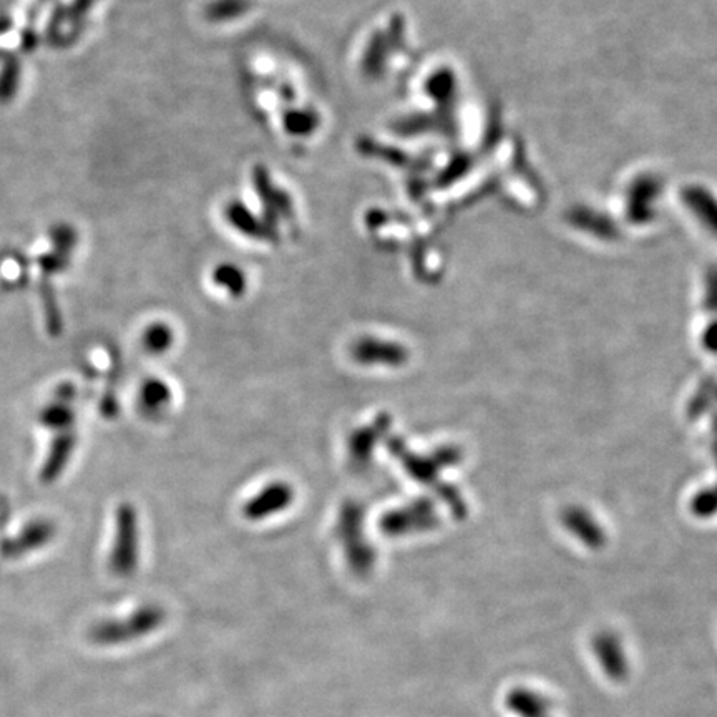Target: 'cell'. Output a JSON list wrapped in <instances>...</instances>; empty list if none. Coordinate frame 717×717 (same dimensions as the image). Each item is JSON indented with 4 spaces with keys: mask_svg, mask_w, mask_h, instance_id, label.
Returning a JSON list of instances; mask_svg holds the SVG:
<instances>
[{
    "mask_svg": "<svg viewBox=\"0 0 717 717\" xmlns=\"http://www.w3.org/2000/svg\"><path fill=\"white\" fill-rule=\"evenodd\" d=\"M140 563V520L137 508L123 502L115 512V537L110 553V570L113 575L128 578L137 571Z\"/></svg>",
    "mask_w": 717,
    "mask_h": 717,
    "instance_id": "cell-1",
    "label": "cell"
},
{
    "mask_svg": "<svg viewBox=\"0 0 717 717\" xmlns=\"http://www.w3.org/2000/svg\"><path fill=\"white\" fill-rule=\"evenodd\" d=\"M337 530L352 570L356 575H367L376 563V552L366 537L362 507L357 503H344Z\"/></svg>",
    "mask_w": 717,
    "mask_h": 717,
    "instance_id": "cell-2",
    "label": "cell"
},
{
    "mask_svg": "<svg viewBox=\"0 0 717 717\" xmlns=\"http://www.w3.org/2000/svg\"><path fill=\"white\" fill-rule=\"evenodd\" d=\"M165 620V613L158 606L147 605L138 608L132 615L125 618H113L105 620L93 626V641L98 644H120L127 643L137 636L148 635Z\"/></svg>",
    "mask_w": 717,
    "mask_h": 717,
    "instance_id": "cell-3",
    "label": "cell"
},
{
    "mask_svg": "<svg viewBox=\"0 0 717 717\" xmlns=\"http://www.w3.org/2000/svg\"><path fill=\"white\" fill-rule=\"evenodd\" d=\"M437 525L435 508L429 500H417L405 507L396 508L382 515L379 530L387 537H407L412 533L424 532Z\"/></svg>",
    "mask_w": 717,
    "mask_h": 717,
    "instance_id": "cell-4",
    "label": "cell"
},
{
    "mask_svg": "<svg viewBox=\"0 0 717 717\" xmlns=\"http://www.w3.org/2000/svg\"><path fill=\"white\" fill-rule=\"evenodd\" d=\"M352 361L364 367L397 369L409 362V351L404 344L384 337L364 336L352 342Z\"/></svg>",
    "mask_w": 717,
    "mask_h": 717,
    "instance_id": "cell-5",
    "label": "cell"
},
{
    "mask_svg": "<svg viewBox=\"0 0 717 717\" xmlns=\"http://www.w3.org/2000/svg\"><path fill=\"white\" fill-rule=\"evenodd\" d=\"M591 651L611 683H625L630 678V659L616 633L610 630L598 631L591 639Z\"/></svg>",
    "mask_w": 717,
    "mask_h": 717,
    "instance_id": "cell-6",
    "label": "cell"
},
{
    "mask_svg": "<svg viewBox=\"0 0 717 717\" xmlns=\"http://www.w3.org/2000/svg\"><path fill=\"white\" fill-rule=\"evenodd\" d=\"M389 450L400 464L404 465L407 474L422 483H434L437 480L435 475L439 474L442 467H449L459 460V455L452 449L440 450L439 454L430 457H420L410 452L404 442L396 437L389 440Z\"/></svg>",
    "mask_w": 717,
    "mask_h": 717,
    "instance_id": "cell-7",
    "label": "cell"
},
{
    "mask_svg": "<svg viewBox=\"0 0 717 717\" xmlns=\"http://www.w3.org/2000/svg\"><path fill=\"white\" fill-rule=\"evenodd\" d=\"M296 492L288 482H273L261 488L244 503L243 515L249 522H263L286 512L293 505Z\"/></svg>",
    "mask_w": 717,
    "mask_h": 717,
    "instance_id": "cell-8",
    "label": "cell"
},
{
    "mask_svg": "<svg viewBox=\"0 0 717 717\" xmlns=\"http://www.w3.org/2000/svg\"><path fill=\"white\" fill-rule=\"evenodd\" d=\"M389 429H391V417L382 414L371 424L364 425L361 429L352 432L349 444H347L349 464L352 469L364 470L371 465L377 445L381 444Z\"/></svg>",
    "mask_w": 717,
    "mask_h": 717,
    "instance_id": "cell-9",
    "label": "cell"
},
{
    "mask_svg": "<svg viewBox=\"0 0 717 717\" xmlns=\"http://www.w3.org/2000/svg\"><path fill=\"white\" fill-rule=\"evenodd\" d=\"M55 535H57V527L52 520L37 518L29 525H25L15 537L7 538L0 543V553L7 560H17L47 547L54 540Z\"/></svg>",
    "mask_w": 717,
    "mask_h": 717,
    "instance_id": "cell-10",
    "label": "cell"
},
{
    "mask_svg": "<svg viewBox=\"0 0 717 717\" xmlns=\"http://www.w3.org/2000/svg\"><path fill=\"white\" fill-rule=\"evenodd\" d=\"M79 439H77V430L70 429L65 432H57L55 439L50 444L49 454L45 457L44 465L40 470V482L44 485L54 483L60 475L64 474L67 469L75 449H77Z\"/></svg>",
    "mask_w": 717,
    "mask_h": 717,
    "instance_id": "cell-11",
    "label": "cell"
},
{
    "mask_svg": "<svg viewBox=\"0 0 717 717\" xmlns=\"http://www.w3.org/2000/svg\"><path fill=\"white\" fill-rule=\"evenodd\" d=\"M505 706L517 717H550L553 709L552 699L523 686L513 688L507 694Z\"/></svg>",
    "mask_w": 717,
    "mask_h": 717,
    "instance_id": "cell-12",
    "label": "cell"
},
{
    "mask_svg": "<svg viewBox=\"0 0 717 717\" xmlns=\"http://www.w3.org/2000/svg\"><path fill=\"white\" fill-rule=\"evenodd\" d=\"M171 402H173L171 387L157 377L148 379L140 387L138 407L148 419H158L160 415L165 414L166 410L170 409Z\"/></svg>",
    "mask_w": 717,
    "mask_h": 717,
    "instance_id": "cell-13",
    "label": "cell"
},
{
    "mask_svg": "<svg viewBox=\"0 0 717 717\" xmlns=\"http://www.w3.org/2000/svg\"><path fill=\"white\" fill-rule=\"evenodd\" d=\"M74 402L69 400L54 399L40 410L39 422L44 425L45 429L54 430V432H65V430L75 429Z\"/></svg>",
    "mask_w": 717,
    "mask_h": 717,
    "instance_id": "cell-14",
    "label": "cell"
},
{
    "mask_svg": "<svg viewBox=\"0 0 717 717\" xmlns=\"http://www.w3.org/2000/svg\"><path fill=\"white\" fill-rule=\"evenodd\" d=\"M175 344V331L165 322H155L143 332L142 346L148 354L161 356Z\"/></svg>",
    "mask_w": 717,
    "mask_h": 717,
    "instance_id": "cell-15",
    "label": "cell"
},
{
    "mask_svg": "<svg viewBox=\"0 0 717 717\" xmlns=\"http://www.w3.org/2000/svg\"><path fill=\"white\" fill-rule=\"evenodd\" d=\"M42 301H44L45 324H47L50 336H60L64 329V322L60 316L59 304L55 301L54 289L50 284L42 286Z\"/></svg>",
    "mask_w": 717,
    "mask_h": 717,
    "instance_id": "cell-16",
    "label": "cell"
},
{
    "mask_svg": "<svg viewBox=\"0 0 717 717\" xmlns=\"http://www.w3.org/2000/svg\"><path fill=\"white\" fill-rule=\"evenodd\" d=\"M17 85H19V67L14 62L7 65L5 77L0 80V100H9L14 95Z\"/></svg>",
    "mask_w": 717,
    "mask_h": 717,
    "instance_id": "cell-17",
    "label": "cell"
},
{
    "mask_svg": "<svg viewBox=\"0 0 717 717\" xmlns=\"http://www.w3.org/2000/svg\"><path fill=\"white\" fill-rule=\"evenodd\" d=\"M216 279H218V283L223 284L225 288L230 289V291L236 294H238V291L241 293V289H243L244 286L243 276H241L238 271H235L233 276H230L228 269H223V271L218 273Z\"/></svg>",
    "mask_w": 717,
    "mask_h": 717,
    "instance_id": "cell-18",
    "label": "cell"
},
{
    "mask_svg": "<svg viewBox=\"0 0 717 717\" xmlns=\"http://www.w3.org/2000/svg\"><path fill=\"white\" fill-rule=\"evenodd\" d=\"M704 341H706V346H708L711 351L717 352V326L706 332V339H704Z\"/></svg>",
    "mask_w": 717,
    "mask_h": 717,
    "instance_id": "cell-19",
    "label": "cell"
}]
</instances>
